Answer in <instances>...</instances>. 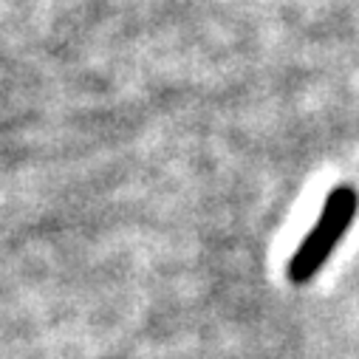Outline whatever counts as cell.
Segmentation results:
<instances>
[{"label": "cell", "mask_w": 359, "mask_h": 359, "mask_svg": "<svg viewBox=\"0 0 359 359\" xmlns=\"http://www.w3.org/2000/svg\"><path fill=\"white\" fill-rule=\"evenodd\" d=\"M356 212H359L356 187H351V184L334 187L331 196L323 204V212H320L317 224L300 241V246L294 249V255L289 260L286 272H289V280L294 286H306V283L314 280V275L325 266V260L339 246V241L348 232V226L356 221Z\"/></svg>", "instance_id": "cell-1"}]
</instances>
